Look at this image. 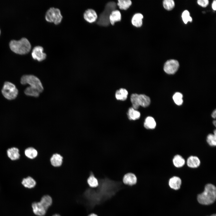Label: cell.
Segmentation results:
<instances>
[{"label": "cell", "mask_w": 216, "mask_h": 216, "mask_svg": "<svg viewBox=\"0 0 216 216\" xmlns=\"http://www.w3.org/2000/svg\"><path fill=\"white\" fill-rule=\"evenodd\" d=\"M210 216H216V215L215 214H212V215H211Z\"/></svg>", "instance_id": "obj_40"}, {"label": "cell", "mask_w": 216, "mask_h": 216, "mask_svg": "<svg viewBox=\"0 0 216 216\" xmlns=\"http://www.w3.org/2000/svg\"><path fill=\"white\" fill-rule=\"evenodd\" d=\"M34 213L38 216H44L47 211L43 205L39 202H34L32 205Z\"/></svg>", "instance_id": "obj_9"}, {"label": "cell", "mask_w": 216, "mask_h": 216, "mask_svg": "<svg viewBox=\"0 0 216 216\" xmlns=\"http://www.w3.org/2000/svg\"><path fill=\"white\" fill-rule=\"evenodd\" d=\"M206 141L211 146H215L216 145V135L213 134H208L206 138Z\"/></svg>", "instance_id": "obj_31"}, {"label": "cell", "mask_w": 216, "mask_h": 216, "mask_svg": "<svg viewBox=\"0 0 216 216\" xmlns=\"http://www.w3.org/2000/svg\"><path fill=\"white\" fill-rule=\"evenodd\" d=\"M173 99L175 103L178 105H182L183 102V95L180 93H176L173 96Z\"/></svg>", "instance_id": "obj_30"}, {"label": "cell", "mask_w": 216, "mask_h": 216, "mask_svg": "<svg viewBox=\"0 0 216 216\" xmlns=\"http://www.w3.org/2000/svg\"><path fill=\"white\" fill-rule=\"evenodd\" d=\"M87 183L90 188H95L99 185V182L98 179L95 176L92 172H91L87 179Z\"/></svg>", "instance_id": "obj_23"}, {"label": "cell", "mask_w": 216, "mask_h": 216, "mask_svg": "<svg viewBox=\"0 0 216 216\" xmlns=\"http://www.w3.org/2000/svg\"><path fill=\"white\" fill-rule=\"evenodd\" d=\"M187 164L188 166L190 168H196L200 166V161L197 157L191 156L188 158L187 161Z\"/></svg>", "instance_id": "obj_14"}, {"label": "cell", "mask_w": 216, "mask_h": 216, "mask_svg": "<svg viewBox=\"0 0 216 216\" xmlns=\"http://www.w3.org/2000/svg\"><path fill=\"white\" fill-rule=\"evenodd\" d=\"M121 20V15L120 12L118 10H115L111 13L109 17L110 23L114 25L116 22L120 21Z\"/></svg>", "instance_id": "obj_18"}, {"label": "cell", "mask_w": 216, "mask_h": 216, "mask_svg": "<svg viewBox=\"0 0 216 216\" xmlns=\"http://www.w3.org/2000/svg\"><path fill=\"white\" fill-rule=\"evenodd\" d=\"M1 92L3 96L9 100L15 99L17 97L19 93L18 90L16 86L14 84L8 81L4 82Z\"/></svg>", "instance_id": "obj_5"}, {"label": "cell", "mask_w": 216, "mask_h": 216, "mask_svg": "<svg viewBox=\"0 0 216 216\" xmlns=\"http://www.w3.org/2000/svg\"><path fill=\"white\" fill-rule=\"evenodd\" d=\"M24 154L27 158L30 159H34L37 157L38 152L36 149L34 148L29 147L25 149Z\"/></svg>", "instance_id": "obj_25"}, {"label": "cell", "mask_w": 216, "mask_h": 216, "mask_svg": "<svg viewBox=\"0 0 216 216\" xmlns=\"http://www.w3.org/2000/svg\"><path fill=\"white\" fill-rule=\"evenodd\" d=\"M132 4V2L130 0H118L117 5L121 10H126Z\"/></svg>", "instance_id": "obj_28"}, {"label": "cell", "mask_w": 216, "mask_h": 216, "mask_svg": "<svg viewBox=\"0 0 216 216\" xmlns=\"http://www.w3.org/2000/svg\"><path fill=\"white\" fill-rule=\"evenodd\" d=\"M83 16L85 20L90 23L95 22L98 18L96 11L92 9L86 10L83 13Z\"/></svg>", "instance_id": "obj_10"}, {"label": "cell", "mask_w": 216, "mask_h": 216, "mask_svg": "<svg viewBox=\"0 0 216 216\" xmlns=\"http://www.w3.org/2000/svg\"><path fill=\"white\" fill-rule=\"evenodd\" d=\"M181 183L182 181L181 178L176 176H174L171 178L169 182L170 187L171 188L175 190H178L180 188Z\"/></svg>", "instance_id": "obj_15"}, {"label": "cell", "mask_w": 216, "mask_h": 216, "mask_svg": "<svg viewBox=\"0 0 216 216\" xmlns=\"http://www.w3.org/2000/svg\"><path fill=\"white\" fill-rule=\"evenodd\" d=\"M44 48L42 46H35L32 49V58L39 62L44 60L46 58V54L44 52Z\"/></svg>", "instance_id": "obj_8"}, {"label": "cell", "mask_w": 216, "mask_h": 216, "mask_svg": "<svg viewBox=\"0 0 216 216\" xmlns=\"http://www.w3.org/2000/svg\"><path fill=\"white\" fill-rule=\"evenodd\" d=\"M62 18L60 9L53 7L50 8L46 11L45 15V19L47 22H53L55 25L59 24Z\"/></svg>", "instance_id": "obj_6"}, {"label": "cell", "mask_w": 216, "mask_h": 216, "mask_svg": "<svg viewBox=\"0 0 216 216\" xmlns=\"http://www.w3.org/2000/svg\"><path fill=\"white\" fill-rule=\"evenodd\" d=\"M216 198V188L214 185L211 184H206L204 191L197 196L199 202L203 205H209L213 203Z\"/></svg>", "instance_id": "obj_1"}, {"label": "cell", "mask_w": 216, "mask_h": 216, "mask_svg": "<svg viewBox=\"0 0 216 216\" xmlns=\"http://www.w3.org/2000/svg\"><path fill=\"white\" fill-rule=\"evenodd\" d=\"M24 92L27 96L34 97H39L40 93L37 89L29 86L26 88Z\"/></svg>", "instance_id": "obj_27"}, {"label": "cell", "mask_w": 216, "mask_h": 216, "mask_svg": "<svg viewBox=\"0 0 216 216\" xmlns=\"http://www.w3.org/2000/svg\"><path fill=\"white\" fill-rule=\"evenodd\" d=\"M21 83L23 85L28 84L29 86L34 88L41 93L44 90V87L40 80L33 75H24L20 79Z\"/></svg>", "instance_id": "obj_4"}, {"label": "cell", "mask_w": 216, "mask_h": 216, "mask_svg": "<svg viewBox=\"0 0 216 216\" xmlns=\"http://www.w3.org/2000/svg\"><path fill=\"white\" fill-rule=\"evenodd\" d=\"M174 165L177 168L182 167L185 164V160L181 155L179 154L175 155L172 160Z\"/></svg>", "instance_id": "obj_22"}, {"label": "cell", "mask_w": 216, "mask_h": 216, "mask_svg": "<svg viewBox=\"0 0 216 216\" xmlns=\"http://www.w3.org/2000/svg\"><path fill=\"white\" fill-rule=\"evenodd\" d=\"M39 202L47 211L52 204L53 200L52 198L50 195L46 194L42 196Z\"/></svg>", "instance_id": "obj_17"}, {"label": "cell", "mask_w": 216, "mask_h": 216, "mask_svg": "<svg viewBox=\"0 0 216 216\" xmlns=\"http://www.w3.org/2000/svg\"><path fill=\"white\" fill-rule=\"evenodd\" d=\"M116 4L114 2H110L106 5L104 11L100 15L97 23L100 26H107L110 23L109 17L111 13L116 10Z\"/></svg>", "instance_id": "obj_3"}, {"label": "cell", "mask_w": 216, "mask_h": 216, "mask_svg": "<svg viewBox=\"0 0 216 216\" xmlns=\"http://www.w3.org/2000/svg\"><path fill=\"white\" fill-rule=\"evenodd\" d=\"M143 16L141 13H137L134 14L131 19L132 24L136 27H140L142 24V20Z\"/></svg>", "instance_id": "obj_16"}, {"label": "cell", "mask_w": 216, "mask_h": 216, "mask_svg": "<svg viewBox=\"0 0 216 216\" xmlns=\"http://www.w3.org/2000/svg\"><path fill=\"white\" fill-rule=\"evenodd\" d=\"M163 4L165 9L168 10H172L175 6L174 1L172 0H165L163 2Z\"/></svg>", "instance_id": "obj_32"}, {"label": "cell", "mask_w": 216, "mask_h": 216, "mask_svg": "<svg viewBox=\"0 0 216 216\" xmlns=\"http://www.w3.org/2000/svg\"><path fill=\"white\" fill-rule=\"evenodd\" d=\"M0 32H1V31H0Z\"/></svg>", "instance_id": "obj_41"}, {"label": "cell", "mask_w": 216, "mask_h": 216, "mask_svg": "<svg viewBox=\"0 0 216 216\" xmlns=\"http://www.w3.org/2000/svg\"><path fill=\"white\" fill-rule=\"evenodd\" d=\"M216 1L215 0H214L213 1L212 4V7L213 9L214 10H216Z\"/></svg>", "instance_id": "obj_35"}, {"label": "cell", "mask_w": 216, "mask_h": 216, "mask_svg": "<svg viewBox=\"0 0 216 216\" xmlns=\"http://www.w3.org/2000/svg\"><path fill=\"white\" fill-rule=\"evenodd\" d=\"M63 157L58 153L54 154L50 159L51 165L55 167L60 166L63 163Z\"/></svg>", "instance_id": "obj_13"}, {"label": "cell", "mask_w": 216, "mask_h": 216, "mask_svg": "<svg viewBox=\"0 0 216 216\" xmlns=\"http://www.w3.org/2000/svg\"><path fill=\"white\" fill-rule=\"evenodd\" d=\"M10 49L14 52L20 54L28 53L30 50L31 45L26 38H23L19 40H12L10 42Z\"/></svg>", "instance_id": "obj_2"}, {"label": "cell", "mask_w": 216, "mask_h": 216, "mask_svg": "<svg viewBox=\"0 0 216 216\" xmlns=\"http://www.w3.org/2000/svg\"><path fill=\"white\" fill-rule=\"evenodd\" d=\"M128 94V92L125 89L121 88L116 91V98L118 100L124 101L127 99Z\"/></svg>", "instance_id": "obj_21"}, {"label": "cell", "mask_w": 216, "mask_h": 216, "mask_svg": "<svg viewBox=\"0 0 216 216\" xmlns=\"http://www.w3.org/2000/svg\"><path fill=\"white\" fill-rule=\"evenodd\" d=\"M52 216H61L60 215H59L58 214H54Z\"/></svg>", "instance_id": "obj_39"}, {"label": "cell", "mask_w": 216, "mask_h": 216, "mask_svg": "<svg viewBox=\"0 0 216 216\" xmlns=\"http://www.w3.org/2000/svg\"><path fill=\"white\" fill-rule=\"evenodd\" d=\"M156 125V122L154 118L151 116L147 117L144 122V127L147 129H153Z\"/></svg>", "instance_id": "obj_20"}, {"label": "cell", "mask_w": 216, "mask_h": 216, "mask_svg": "<svg viewBox=\"0 0 216 216\" xmlns=\"http://www.w3.org/2000/svg\"><path fill=\"white\" fill-rule=\"evenodd\" d=\"M127 115L128 118L130 120H136L139 119L140 116V112L132 107L129 108Z\"/></svg>", "instance_id": "obj_26"}, {"label": "cell", "mask_w": 216, "mask_h": 216, "mask_svg": "<svg viewBox=\"0 0 216 216\" xmlns=\"http://www.w3.org/2000/svg\"><path fill=\"white\" fill-rule=\"evenodd\" d=\"M179 67V64L177 60L170 59L167 60L165 63L164 69L167 74H174L178 70Z\"/></svg>", "instance_id": "obj_7"}, {"label": "cell", "mask_w": 216, "mask_h": 216, "mask_svg": "<svg viewBox=\"0 0 216 216\" xmlns=\"http://www.w3.org/2000/svg\"><path fill=\"white\" fill-rule=\"evenodd\" d=\"M22 184L25 187L31 189L34 188L36 186V182L33 178L28 176L23 179Z\"/></svg>", "instance_id": "obj_19"}, {"label": "cell", "mask_w": 216, "mask_h": 216, "mask_svg": "<svg viewBox=\"0 0 216 216\" xmlns=\"http://www.w3.org/2000/svg\"><path fill=\"white\" fill-rule=\"evenodd\" d=\"M138 100L140 106L146 107L148 106L150 104V98L145 94H139Z\"/></svg>", "instance_id": "obj_24"}, {"label": "cell", "mask_w": 216, "mask_h": 216, "mask_svg": "<svg viewBox=\"0 0 216 216\" xmlns=\"http://www.w3.org/2000/svg\"><path fill=\"white\" fill-rule=\"evenodd\" d=\"M213 123L215 127L216 125V121L215 120L213 121Z\"/></svg>", "instance_id": "obj_38"}, {"label": "cell", "mask_w": 216, "mask_h": 216, "mask_svg": "<svg viewBox=\"0 0 216 216\" xmlns=\"http://www.w3.org/2000/svg\"><path fill=\"white\" fill-rule=\"evenodd\" d=\"M7 154L8 157L12 160H15L20 158V151L18 148L13 147L8 149Z\"/></svg>", "instance_id": "obj_12"}, {"label": "cell", "mask_w": 216, "mask_h": 216, "mask_svg": "<svg viewBox=\"0 0 216 216\" xmlns=\"http://www.w3.org/2000/svg\"><path fill=\"white\" fill-rule=\"evenodd\" d=\"M216 110H215L213 112L212 114V117L213 118H216Z\"/></svg>", "instance_id": "obj_36"}, {"label": "cell", "mask_w": 216, "mask_h": 216, "mask_svg": "<svg viewBox=\"0 0 216 216\" xmlns=\"http://www.w3.org/2000/svg\"><path fill=\"white\" fill-rule=\"evenodd\" d=\"M139 94H133L130 97V100L132 104V108L137 110L139 108V105L138 100Z\"/></svg>", "instance_id": "obj_29"}, {"label": "cell", "mask_w": 216, "mask_h": 216, "mask_svg": "<svg viewBox=\"0 0 216 216\" xmlns=\"http://www.w3.org/2000/svg\"><path fill=\"white\" fill-rule=\"evenodd\" d=\"M182 20L185 24H187L188 21L191 22L192 18L190 15L189 12L187 10H185L183 12L182 14Z\"/></svg>", "instance_id": "obj_33"}, {"label": "cell", "mask_w": 216, "mask_h": 216, "mask_svg": "<svg viewBox=\"0 0 216 216\" xmlns=\"http://www.w3.org/2000/svg\"><path fill=\"white\" fill-rule=\"evenodd\" d=\"M137 181L136 175L131 172L126 173L122 178L123 183L125 185L132 186L135 185Z\"/></svg>", "instance_id": "obj_11"}, {"label": "cell", "mask_w": 216, "mask_h": 216, "mask_svg": "<svg viewBox=\"0 0 216 216\" xmlns=\"http://www.w3.org/2000/svg\"><path fill=\"white\" fill-rule=\"evenodd\" d=\"M87 216H98L94 213H92L88 214Z\"/></svg>", "instance_id": "obj_37"}, {"label": "cell", "mask_w": 216, "mask_h": 216, "mask_svg": "<svg viewBox=\"0 0 216 216\" xmlns=\"http://www.w3.org/2000/svg\"><path fill=\"white\" fill-rule=\"evenodd\" d=\"M197 2L199 5L203 7H206L209 3L208 0H198Z\"/></svg>", "instance_id": "obj_34"}]
</instances>
